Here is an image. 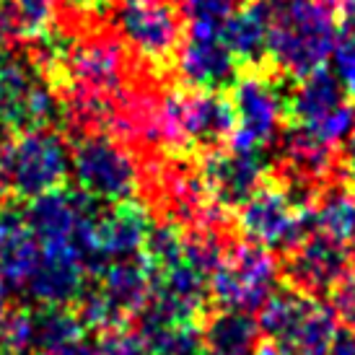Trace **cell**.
I'll list each match as a JSON object with an SVG mask.
<instances>
[{
  "label": "cell",
  "instance_id": "obj_1",
  "mask_svg": "<svg viewBox=\"0 0 355 355\" xmlns=\"http://www.w3.org/2000/svg\"><path fill=\"white\" fill-rule=\"evenodd\" d=\"M267 58L277 76L291 80L306 78L324 68L340 37L337 16L316 0H270Z\"/></svg>",
  "mask_w": 355,
  "mask_h": 355
},
{
  "label": "cell",
  "instance_id": "obj_2",
  "mask_svg": "<svg viewBox=\"0 0 355 355\" xmlns=\"http://www.w3.org/2000/svg\"><path fill=\"white\" fill-rule=\"evenodd\" d=\"M70 177V150L58 130H21L0 143V200H34Z\"/></svg>",
  "mask_w": 355,
  "mask_h": 355
},
{
  "label": "cell",
  "instance_id": "obj_3",
  "mask_svg": "<svg viewBox=\"0 0 355 355\" xmlns=\"http://www.w3.org/2000/svg\"><path fill=\"white\" fill-rule=\"evenodd\" d=\"M130 58L117 34H89L62 47L50 65V78L60 80L58 94H117L128 86Z\"/></svg>",
  "mask_w": 355,
  "mask_h": 355
},
{
  "label": "cell",
  "instance_id": "obj_4",
  "mask_svg": "<svg viewBox=\"0 0 355 355\" xmlns=\"http://www.w3.org/2000/svg\"><path fill=\"white\" fill-rule=\"evenodd\" d=\"M277 76L272 68L241 70L231 101L236 109V132L231 135L226 148L231 150H257L265 146H275L283 130V119L288 117V96L280 94Z\"/></svg>",
  "mask_w": 355,
  "mask_h": 355
},
{
  "label": "cell",
  "instance_id": "obj_5",
  "mask_svg": "<svg viewBox=\"0 0 355 355\" xmlns=\"http://www.w3.org/2000/svg\"><path fill=\"white\" fill-rule=\"evenodd\" d=\"M70 177L76 187L99 202L117 205L132 200L140 184V168L135 158L112 135L78 138L70 153Z\"/></svg>",
  "mask_w": 355,
  "mask_h": 355
},
{
  "label": "cell",
  "instance_id": "obj_6",
  "mask_svg": "<svg viewBox=\"0 0 355 355\" xmlns=\"http://www.w3.org/2000/svg\"><path fill=\"white\" fill-rule=\"evenodd\" d=\"M280 265L275 252L254 241L234 244L226 259L210 275V301L226 311H257L275 293Z\"/></svg>",
  "mask_w": 355,
  "mask_h": 355
},
{
  "label": "cell",
  "instance_id": "obj_7",
  "mask_svg": "<svg viewBox=\"0 0 355 355\" xmlns=\"http://www.w3.org/2000/svg\"><path fill=\"white\" fill-rule=\"evenodd\" d=\"M288 119L337 148L355 128V99L347 96L332 70L319 68L291 89Z\"/></svg>",
  "mask_w": 355,
  "mask_h": 355
},
{
  "label": "cell",
  "instance_id": "obj_8",
  "mask_svg": "<svg viewBox=\"0 0 355 355\" xmlns=\"http://www.w3.org/2000/svg\"><path fill=\"white\" fill-rule=\"evenodd\" d=\"M236 223L249 241H254L270 252L288 254L309 236L311 210L298 207L272 182V184H262L247 202L239 205Z\"/></svg>",
  "mask_w": 355,
  "mask_h": 355
},
{
  "label": "cell",
  "instance_id": "obj_9",
  "mask_svg": "<svg viewBox=\"0 0 355 355\" xmlns=\"http://www.w3.org/2000/svg\"><path fill=\"white\" fill-rule=\"evenodd\" d=\"M114 26L140 58L164 65L177 58L184 37V21L174 0H119Z\"/></svg>",
  "mask_w": 355,
  "mask_h": 355
},
{
  "label": "cell",
  "instance_id": "obj_10",
  "mask_svg": "<svg viewBox=\"0 0 355 355\" xmlns=\"http://www.w3.org/2000/svg\"><path fill=\"white\" fill-rule=\"evenodd\" d=\"M104 202L94 200L78 187H58L34 198L24 207L26 226L40 241L42 252L47 249H70L86 218L104 210ZM76 254V252H73Z\"/></svg>",
  "mask_w": 355,
  "mask_h": 355
},
{
  "label": "cell",
  "instance_id": "obj_11",
  "mask_svg": "<svg viewBox=\"0 0 355 355\" xmlns=\"http://www.w3.org/2000/svg\"><path fill=\"white\" fill-rule=\"evenodd\" d=\"M355 267L350 247L332 241L322 234L309 236L286 254L280 265V275L291 288L311 298L329 296L332 288Z\"/></svg>",
  "mask_w": 355,
  "mask_h": 355
},
{
  "label": "cell",
  "instance_id": "obj_12",
  "mask_svg": "<svg viewBox=\"0 0 355 355\" xmlns=\"http://www.w3.org/2000/svg\"><path fill=\"white\" fill-rule=\"evenodd\" d=\"M200 174L205 182L213 202L220 207H239L247 202L257 189L265 184L267 166L262 148L257 150H231L218 148L200 156Z\"/></svg>",
  "mask_w": 355,
  "mask_h": 355
},
{
  "label": "cell",
  "instance_id": "obj_13",
  "mask_svg": "<svg viewBox=\"0 0 355 355\" xmlns=\"http://www.w3.org/2000/svg\"><path fill=\"white\" fill-rule=\"evenodd\" d=\"M179 119L187 148L202 153L226 148L236 132V109L228 91L189 89L187 94H179Z\"/></svg>",
  "mask_w": 355,
  "mask_h": 355
},
{
  "label": "cell",
  "instance_id": "obj_14",
  "mask_svg": "<svg viewBox=\"0 0 355 355\" xmlns=\"http://www.w3.org/2000/svg\"><path fill=\"white\" fill-rule=\"evenodd\" d=\"M177 70L184 86L200 91H228L241 76L239 60L220 37H187L177 52Z\"/></svg>",
  "mask_w": 355,
  "mask_h": 355
},
{
  "label": "cell",
  "instance_id": "obj_15",
  "mask_svg": "<svg viewBox=\"0 0 355 355\" xmlns=\"http://www.w3.org/2000/svg\"><path fill=\"white\" fill-rule=\"evenodd\" d=\"M86 280L89 275L70 249H47L26 283V293L40 306H76Z\"/></svg>",
  "mask_w": 355,
  "mask_h": 355
},
{
  "label": "cell",
  "instance_id": "obj_16",
  "mask_svg": "<svg viewBox=\"0 0 355 355\" xmlns=\"http://www.w3.org/2000/svg\"><path fill=\"white\" fill-rule=\"evenodd\" d=\"M42 259V247L26 226L24 207L3 202L0 207V277L10 288H26Z\"/></svg>",
  "mask_w": 355,
  "mask_h": 355
},
{
  "label": "cell",
  "instance_id": "obj_17",
  "mask_svg": "<svg viewBox=\"0 0 355 355\" xmlns=\"http://www.w3.org/2000/svg\"><path fill=\"white\" fill-rule=\"evenodd\" d=\"M270 16H272L270 0H252L241 10H236L220 29V42L239 60L241 70L272 68L267 58Z\"/></svg>",
  "mask_w": 355,
  "mask_h": 355
},
{
  "label": "cell",
  "instance_id": "obj_18",
  "mask_svg": "<svg viewBox=\"0 0 355 355\" xmlns=\"http://www.w3.org/2000/svg\"><path fill=\"white\" fill-rule=\"evenodd\" d=\"M150 226L153 223H150L148 210L135 200L109 205L107 210H101L96 220V239H99L101 252L109 257V262L138 257L146 247Z\"/></svg>",
  "mask_w": 355,
  "mask_h": 355
},
{
  "label": "cell",
  "instance_id": "obj_19",
  "mask_svg": "<svg viewBox=\"0 0 355 355\" xmlns=\"http://www.w3.org/2000/svg\"><path fill=\"white\" fill-rule=\"evenodd\" d=\"M96 286L109 304L117 309V314L130 322L153 293V270L143 254L114 259L96 280Z\"/></svg>",
  "mask_w": 355,
  "mask_h": 355
},
{
  "label": "cell",
  "instance_id": "obj_20",
  "mask_svg": "<svg viewBox=\"0 0 355 355\" xmlns=\"http://www.w3.org/2000/svg\"><path fill=\"white\" fill-rule=\"evenodd\" d=\"M311 226L322 236L355 247V187L347 179L319 189L311 205Z\"/></svg>",
  "mask_w": 355,
  "mask_h": 355
},
{
  "label": "cell",
  "instance_id": "obj_21",
  "mask_svg": "<svg viewBox=\"0 0 355 355\" xmlns=\"http://www.w3.org/2000/svg\"><path fill=\"white\" fill-rule=\"evenodd\" d=\"M205 355H252L259 345L257 319L247 311L216 309L200 324Z\"/></svg>",
  "mask_w": 355,
  "mask_h": 355
},
{
  "label": "cell",
  "instance_id": "obj_22",
  "mask_svg": "<svg viewBox=\"0 0 355 355\" xmlns=\"http://www.w3.org/2000/svg\"><path fill=\"white\" fill-rule=\"evenodd\" d=\"M337 335L340 332L332 306H327L322 298H314L306 309L304 319L293 329V335L277 347L286 355H329Z\"/></svg>",
  "mask_w": 355,
  "mask_h": 355
},
{
  "label": "cell",
  "instance_id": "obj_23",
  "mask_svg": "<svg viewBox=\"0 0 355 355\" xmlns=\"http://www.w3.org/2000/svg\"><path fill=\"white\" fill-rule=\"evenodd\" d=\"M34 324V353L50 355L83 340L86 327L73 306H40L31 309Z\"/></svg>",
  "mask_w": 355,
  "mask_h": 355
},
{
  "label": "cell",
  "instance_id": "obj_24",
  "mask_svg": "<svg viewBox=\"0 0 355 355\" xmlns=\"http://www.w3.org/2000/svg\"><path fill=\"white\" fill-rule=\"evenodd\" d=\"M311 301L314 298L291 286L275 291L265 304L259 306V314H257L259 335H265V340H272L275 345H283L288 337L293 335L298 322L304 319Z\"/></svg>",
  "mask_w": 355,
  "mask_h": 355
},
{
  "label": "cell",
  "instance_id": "obj_25",
  "mask_svg": "<svg viewBox=\"0 0 355 355\" xmlns=\"http://www.w3.org/2000/svg\"><path fill=\"white\" fill-rule=\"evenodd\" d=\"M226 228L220 226H189L184 228V262L198 272L210 277L228 254Z\"/></svg>",
  "mask_w": 355,
  "mask_h": 355
},
{
  "label": "cell",
  "instance_id": "obj_26",
  "mask_svg": "<svg viewBox=\"0 0 355 355\" xmlns=\"http://www.w3.org/2000/svg\"><path fill=\"white\" fill-rule=\"evenodd\" d=\"M189 37H220L226 21L236 13V0H174Z\"/></svg>",
  "mask_w": 355,
  "mask_h": 355
},
{
  "label": "cell",
  "instance_id": "obj_27",
  "mask_svg": "<svg viewBox=\"0 0 355 355\" xmlns=\"http://www.w3.org/2000/svg\"><path fill=\"white\" fill-rule=\"evenodd\" d=\"M140 254L146 257V262L153 270V277L158 272H164L168 267L179 265L184 259V228L174 223V220H164L150 226L148 239H146V247Z\"/></svg>",
  "mask_w": 355,
  "mask_h": 355
},
{
  "label": "cell",
  "instance_id": "obj_28",
  "mask_svg": "<svg viewBox=\"0 0 355 355\" xmlns=\"http://www.w3.org/2000/svg\"><path fill=\"white\" fill-rule=\"evenodd\" d=\"M21 40H37L50 26L58 0H8Z\"/></svg>",
  "mask_w": 355,
  "mask_h": 355
},
{
  "label": "cell",
  "instance_id": "obj_29",
  "mask_svg": "<svg viewBox=\"0 0 355 355\" xmlns=\"http://www.w3.org/2000/svg\"><path fill=\"white\" fill-rule=\"evenodd\" d=\"M94 350H96V355H150L143 337L135 332V327L130 322L96 332Z\"/></svg>",
  "mask_w": 355,
  "mask_h": 355
},
{
  "label": "cell",
  "instance_id": "obj_30",
  "mask_svg": "<svg viewBox=\"0 0 355 355\" xmlns=\"http://www.w3.org/2000/svg\"><path fill=\"white\" fill-rule=\"evenodd\" d=\"M332 73L343 83L347 96L355 99V26H345L332 50Z\"/></svg>",
  "mask_w": 355,
  "mask_h": 355
},
{
  "label": "cell",
  "instance_id": "obj_31",
  "mask_svg": "<svg viewBox=\"0 0 355 355\" xmlns=\"http://www.w3.org/2000/svg\"><path fill=\"white\" fill-rule=\"evenodd\" d=\"M332 301V311H335L337 322H343L345 329H355V267L347 272L329 293Z\"/></svg>",
  "mask_w": 355,
  "mask_h": 355
},
{
  "label": "cell",
  "instance_id": "obj_32",
  "mask_svg": "<svg viewBox=\"0 0 355 355\" xmlns=\"http://www.w3.org/2000/svg\"><path fill=\"white\" fill-rule=\"evenodd\" d=\"M343 158V171H345V179L355 187V128L353 132L345 138V150L340 153Z\"/></svg>",
  "mask_w": 355,
  "mask_h": 355
},
{
  "label": "cell",
  "instance_id": "obj_33",
  "mask_svg": "<svg viewBox=\"0 0 355 355\" xmlns=\"http://www.w3.org/2000/svg\"><path fill=\"white\" fill-rule=\"evenodd\" d=\"M50 355H96V350H94V343H83V340H78V343H73V345L62 347V350L50 353Z\"/></svg>",
  "mask_w": 355,
  "mask_h": 355
},
{
  "label": "cell",
  "instance_id": "obj_34",
  "mask_svg": "<svg viewBox=\"0 0 355 355\" xmlns=\"http://www.w3.org/2000/svg\"><path fill=\"white\" fill-rule=\"evenodd\" d=\"M254 355H286V353H283L272 340H265V343H259V345L254 347Z\"/></svg>",
  "mask_w": 355,
  "mask_h": 355
},
{
  "label": "cell",
  "instance_id": "obj_35",
  "mask_svg": "<svg viewBox=\"0 0 355 355\" xmlns=\"http://www.w3.org/2000/svg\"><path fill=\"white\" fill-rule=\"evenodd\" d=\"M6 280L0 277V324H3V319L8 314V291H6Z\"/></svg>",
  "mask_w": 355,
  "mask_h": 355
},
{
  "label": "cell",
  "instance_id": "obj_36",
  "mask_svg": "<svg viewBox=\"0 0 355 355\" xmlns=\"http://www.w3.org/2000/svg\"><path fill=\"white\" fill-rule=\"evenodd\" d=\"M78 8H101V6H109L112 0H73Z\"/></svg>",
  "mask_w": 355,
  "mask_h": 355
},
{
  "label": "cell",
  "instance_id": "obj_37",
  "mask_svg": "<svg viewBox=\"0 0 355 355\" xmlns=\"http://www.w3.org/2000/svg\"><path fill=\"white\" fill-rule=\"evenodd\" d=\"M316 3H322V6H324L327 10H332V13H340V8H343V3H345V0H316Z\"/></svg>",
  "mask_w": 355,
  "mask_h": 355
},
{
  "label": "cell",
  "instance_id": "obj_38",
  "mask_svg": "<svg viewBox=\"0 0 355 355\" xmlns=\"http://www.w3.org/2000/svg\"><path fill=\"white\" fill-rule=\"evenodd\" d=\"M6 52H8V40H6L3 31H0V68L6 65Z\"/></svg>",
  "mask_w": 355,
  "mask_h": 355
},
{
  "label": "cell",
  "instance_id": "obj_39",
  "mask_svg": "<svg viewBox=\"0 0 355 355\" xmlns=\"http://www.w3.org/2000/svg\"><path fill=\"white\" fill-rule=\"evenodd\" d=\"M247 3H252V0H247Z\"/></svg>",
  "mask_w": 355,
  "mask_h": 355
}]
</instances>
